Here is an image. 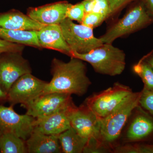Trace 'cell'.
Wrapping results in <instances>:
<instances>
[{"label": "cell", "mask_w": 153, "mask_h": 153, "mask_svg": "<svg viewBox=\"0 0 153 153\" xmlns=\"http://www.w3.org/2000/svg\"><path fill=\"white\" fill-rule=\"evenodd\" d=\"M86 72V64L79 58L71 57L68 62L54 58L51 65L52 79L41 95L51 93L84 95L91 84Z\"/></svg>", "instance_id": "obj_1"}, {"label": "cell", "mask_w": 153, "mask_h": 153, "mask_svg": "<svg viewBox=\"0 0 153 153\" xmlns=\"http://www.w3.org/2000/svg\"><path fill=\"white\" fill-rule=\"evenodd\" d=\"M70 57L88 62L96 72L111 76L120 75L126 67L124 52L112 44H103L85 54L72 52Z\"/></svg>", "instance_id": "obj_2"}, {"label": "cell", "mask_w": 153, "mask_h": 153, "mask_svg": "<svg viewBox=\"0 0 153 153\" xmlns=\"http://www.w3.org/2000/svg\"><path fill=\"white\" fill-rule=\"evenodd\" d=\"M141 91L134 92L105 117L100 119V138L110 146L120 136L133 111L139 105Z\"/></svg>", "instance_id": "obj_3"}, {"label": "cell", "mask_w": 153, "mask_h": 153, "mask_svg": "<svg viewBox=\"0 0 153 153\" xmlns=\"http://www.w3.org/2000/svg\"><path fill=\"white\" fill-rule=\"evenodd\" d=\"M152 22L153 18L143 2L142 0H138L100 39L103 44H112L117 38L133 33Z\"/></svg>", "instance_id": "obj_4"}, {"label": "cell", "mask_w": 153, "mask_h": 153, "mask_svg": "<svg viewBox=\"0 0 153 153\" xmlns=\"http://www.w3.org/2000/svg\"><path fill=\"white\" fill-rule=\"evenodd\" d=\"M133 93L130 87L119 82L85 100L84 104L99 118L105 117Z\"/></svg>", "instance_id": "obj_5"}, {"label": "cell", "mask_w": 153, "mask_h": 153, "mask_svg": "<svg viewBox=\"0 0 153 153\" xmlns=\"http://www.w3.org/2000/svg\"><path fill=\"white\" fill-rule=\"evenodd\" d=\"M60 25L71 52L85 54L103 44L100 38L94 37L93 29L82 24L77 25L66 18Z\"/></svg>", "instance_id": "obj_6"}, {"label": "cell", "mask_w": 153, "mask_h": 153, "mask_svg": "<svg viewBox=\"0 0 153 153\" xmlns=\"http://www.w3.org/2000/svg\"><path fill=\"white\" fill-rule=\"evenodd\" d=\"M31 73L30 63L21 52H5L0 55V86L7 94L20 77Z\"/></svg>", "instance_id": "obj_7"}, {"label": "cell", "mask_w": 153, "mask_h": 153, "mask_svg": "<svg viewBox=\"0 0 153 153\" xmlns=\"http://www.w3.org/2000/svg\"><path fill=\"white\" fill-rule=\"evenodd\" d=\"M73 104L70 94L51 93L40 95L21 106L27 110L26 114L37 119L67 109Z\"/></svg>", "instance_id": "obj_8"}, {"label": "cell", "mask_w": 153, "mask_h": 153, "mask_svg": "<svg viewBox=\"0 0 153 153\" xmlns=\"http://www.w3.org/2000/svg\"><path fill=\"white\" fill-rule=\"evenodd\" d=\"M68 115L71 127L81 136L101 140L100 119L85 104L76 107L73 104L68 110Z\"/></svg>", "instance_id": "obj_9"}, {"label": "cell", "mask_w": 153, "mask_h": 153, "mask_svg": "<svg viewBox=\"0 0 153 153\" xmlns=\"http://www.w3.org/2000/svg\"><path fill=\"white\" fill-rule=\"evenodd\" d=\"M48 82L28 73L20 77L12 85L7 93L10 105L27 104L41 95Z\"/></svg>", "instance_id": "obj_10"}, {"label": "cell", "mask_w": 153, "mask_h": 153, "mask_svg": "<svg viewBox=\"0 0 153 153\" xmlns=\"http://www.w3.org/2000/svg\"><path fill=\"white\" fill-rule=\"evenodd\" d=\"M13 107L0 105V130L13 134L26 141L33 131L36 118L26 114H19Z\"/></svg>", "instance_id": "obj_11"}, {"label": "cell", "mask_w": 153, "mask_h": 153, "mask_svg": "<svg viewBox=\"0 0 153 153\" xmlns=\"http://www.w3.org/2000/svg\"><path fill=\"white\" fill-rule=\"evenodd\" d=\"M71 4L66 1L28 9L27 15L34 21L44 25H60L66 18Z\"/></svg>", "instance_id": "obj_12"}, {"label": "cell", "mask_w": 153, "mask_h": 153, "mask_svg": "<svg viewBox=\"0 0 153 153\" xmlns=\"http://www.w3.org/2000/svg\"><path fill=\"white\" fill-rule=\"evenodd\" d=\"M126 134L129 142L146 140L153 137V117L140 105Z\"/></svg>", "instance_id": "obj_13"}, {"label": "cell", "mask_w": 153, "mask_h": 153, "mask_svg": "<svg viewBox=\"0 0 153 153\" xmlns=\"http://www.w3.org/2000/svg\"><path fill=\"white\" fill-rule=\"evenodd\" d=\"M37 36L42 48L57 50L71 56V49L65 41L60 25H45L37 31Z\"/></svg>", "instance_id": "obj_14"}, {"label": "cell", "mask_w": 153, "mask_h": 153, "mask_svg": "<svg viewBox=\"0 0 153 153\" xmlns=\"http://www.w3.org/2000/svg\"><path fill=\"white\" fill-rule=\"evenodd\" d=\"M69 108L50 115L36 119L33 130L53 135H58L65 131L71 127L68 115Z\"/></svg>", "instance_id": "obj_15"}, {"label": "cell", "mask_w": 153, "mask_h": 153, "mask_svg": "<svg viewBox=\"0 0 153 153\" xmlns=\"http://www.w3.org/2000/svg\"><path fill=\"white\" fill-rule=\"evenodd\" d=\"M26 143L27 153L62 152L58 135L46 134L33 130Z\"/></svg>", "instance_id": "obj_16"}, {"label": "cell", "mask_w": 153, "mask_h": 153, "mask_svg": "<svg viewBox=\"0 0 153 153\" xmlns=\"http://www.w3.org/2000/svg\"><path fill=\"white\" fill-rule=\"evenodd\" d=\"M45 25L16 10L0 13V27L10 30L38 31Z\"/></svg>", "instance_id": "obj_17"}, {"label": "cell", "mask_w": 153, "mask_h": 153, "mask_svg": "<svg viewBox=\"0 0 153 153\" xmlns=\"http://www.w3.org/2000/svg\"><path fill=\"white\" fill-rule=\"evenodd\" d=\"M37 31L10 30L0 27V38L5 41L42 49L38 40Z\"/></svg>", "instance_id": "obj_18"}, {"label": "cell", "mask_w": 153, "mask_h": 153, "mask_svg": "<svg viewBox=\"0 0 153 153\" xmlns=\"http://www.w3.org/2000/svg\"><path fill=\"white\" fill-rule=\"evenodd\" d=\"M62 152L83 153L88 140L79 135L72 127L58 135Z\"/></svg>", "instance_id": "obj_19"}, {"label": "cell", "mask_w": 153, "mask_h": 153, "mask_svg": "<svg viewBox=\"0 0 153 153\" xmlns=\"http://www.w3.org/2000/svg\"><path fill=\"white\" fill-rule=\"evenodd\" d=\"M1 153H27L26 141L11 133H2L0 138Z\"/></svg>", "instance_id": "obj_20"}, {"label": "cell", "mask_w": 153, "mask_h": 153, "mask_svg": "<svg viewBox=\"0 0 153 153\" xmlns=\"http://www.w3.org/2000/svg\"><path fill=\"white\" fill-rule=\"evenodd\" d=\"M133 70L141 78L143 88L153 91V69L150 65L142 59L134 66Z\"/></svg>", "instance_id": "obj_21"}, {"label": "cell", "mask_w": 153, "mask_h": 153, "mask_svg": "<svg viewBox=\"0 0 153 153\" xmlns=\"http://www.w3.org/2000/svg\"><path fill=\"white\" fill-rule=\"evenodd\" d=\"M82 3L85 13L93 12L102 14L107 19L110 16L109 6L107 0H84Z\"/></svg>", "instance_id": "obj_22"}, {"label": "cell", "mask_w": 153, "mask_h": 153, "mask_svg": "<svg viewBox=\"0 0 153 153\" xmlns=\"http://www.w3.org/2000/svg\"><path fill=\"white\" fill-rule=\"evenodd\" d=\"M114 152L119 153H153V143L126 145L116 148Z\"/></svg>", "instance_id": "obj_23"}, {"label": "cell", "mask_w": 153, "mask_h": 153, "mask_svg": "<svg viewBox=\"0 0 153 153\" xmlns=\"http://www.w3.org/2000/svg\"><path fill=\"white\" fill-rule=\"evenodd\" d=\"M109 146L102 142L101 140L91 138L88 140L83 153H107L110 151Z\"/></svg>", "instance_id": "obj_24"}, {"label": "cell", "mask_w": 153, "mask_h": 153, "mask_svg": "<svg viewBox=\"0 0 153 153\" xmlns=\"http://www.w3.org/2000/svg\"><path fill=\"white\" fill-rule=\"evenodd\" d=\"M106 19L102 14L93 12L85 13L81 24L93 29L101 25Z\"/></svg>", "instance_id": "obj_25"}, {"label": "cell", "mask_w": 153, "mask_h": 153, "mask_svg": "<svg viewBox=\"0 0 153 153\" xmlns=\"http://www.w3.org/2000/svg\"><path fill=\"white\" fill-rule=\"evenodd\" d=\"M85 13V8L82 2L75 5L71 4L66 12V18L81 23Z\"/></svg>", "instance_id": "obj_26"}, {"label": "cell", "mask_w": 153, "mask_h": 153, "mask_svg": "<svg viewBox=\"0 0 153 153\" xmlns=\"http://www.w3.org/2000/svg\"><path fill=\"white\" fill-rule=\"evenodd\" d=\"M141 91L139 105L153 117V91L143 88Z\"/></svg>", "instance_id": "obj_27"}, {"label": "cell", "mask_w": 153, "mask_h": 153, "mask_svg": "<svg viewBox=\"0 0 153 153\" xmlns=\"http://www.w3.org/2000/svg\"><path fill=\"white\" fill-rule=\"evenodd\" d=\"M25 46L22 44L12 43L0 38V55L9 52L22 53Z\"/></svg>", "instance_id": "obj_28"}, {"label": "cell", "mask_w": 153, "mask_h": 153, "mask_svg": "<svg viewBox=\"0 0 153 153\" xmlns=\"http://www.w3.org/2000/svg\"><path fill=\"white\" fill-rule=\"evenodd\" d=\"M138 0H107L109 4L110 16L118 12L129 3Z\"/></svg>", "instance_id": "obj_29"}, {"label": "cell", "mask_w": 153, "mask_h": 153, "mask_svg": "<svg viewBox=\"0 0 153 153\" xmlns=\"http://www.w3.org/2000/svg\"><path fill=\"white\" fill-rule=\"evenodd\" d=\"M148 12L153 18V0H142Z\"/></svg>", "instance_id": "obj_30"}, {"label": "cell", "mask_w": 153, "mask_h": 153, "mask_svg": "<svg viewBox=\"0 0 153 153\" xmlns=\"http://www.w3.org/2000/svg\"><path fill=\"white\" fill-rule=\"evenodd\" d=\"M143 59L146 61L153 69V52L147 56H145Z\"/></svg>", "instance_id": "obj_31"}, {"label": "cell", "mask_w": 153, "mask_h": 153, "mask_svg": "<svg viewBox=\"0 0 153 153\" xmlns=\"http://www.w3.org/2000/svg\"><path fill=\"white\" fill-rule=\"evenodd\" d=\"M7 100V94L2 89L0 86V102Z\"/></svg>", "instance_id": "obj_32"}, {"label": "cell", "mask_w": 153, "mask_h": 153, "mask_svg": "<svg viewBox=\"0 0 153 153\" xmlns=\"http://www.w3.org/2000/svg\"><path fill=\"white\" fill-rule=\"evenodd\" d=\"M2 133V132L1 131V130H0V138H1V134ZM0 153H1V151H0Z\"/></svg>", "instance_id": "obj_33"}]
</instances>
